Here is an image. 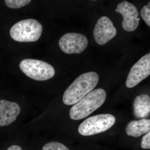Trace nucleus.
I'll return each mask as SVG.
<instances>
[{
	"mask_svg": "<svg viewBox=\"0 0 150 150\" xmlns=\"http://www.w3.org/2000/svg\"><path fill=\"white\" fill-rule=\"evenodd\" d=\"M98 81V75L95 72L81 75L66 90L63 95V102L67 105L76 104L96 87Z\"/></svg>",
	"mask_w": 150,
	"mask_h": 150,
	"instance_id": "obj_1",
	"label": "nucleus"
},
{
	"mask_svg": "<svg viewBox=\"0 0 150 150\" xmlns=\"http://www.w3.org/2000/svg\"><path fill=\"white\" fill-rule=\"evenodd\" d=\"M106 97L103 89L94 90L72 106L70 110V118L74 120L86 118L103 104Z\"/></svg>",
	"mask_w": 150,
	"mask_h": 150,
	"instance_id": "obj_2",
	"label": "nucleus"
},
{
	"mask_svg": "<svg viewBox=\"0 0 150 150\" xmlns=\"http://www.w3.org/2000/svg\"><path fill=\"white\" fill-rule=\"evenodd\" d=\"M43 31L42 25L34 19L18 22L10 31L11 37L19 42H35L39 39Z\"/></svg>",
	"mask_w": 150,
	"mask_h": 150,
	"instance_id": "obj_3",
	"label": "nucleus"
},
{
	"mask_svg": "<svg viewBox=\"0 0 150 150\" xmlns=\"http://www.w3.org/2000/svg\"><path fill=\"white\" fill-rule=\"evenodd\" d=\"M19 67L27 76L35 80H47L55 74V70L52 65L36 59H23L20 63Z\"/></svg>",
	"mask_w": 150,
	"mask_h": 150,
	"instance_id": "obj_4",
	"label": "nucleus"
},
{
	"mask_svg": "<svg viewBox=\"0 0 150 150\" xmlns=\"http://www.w3.org/2000/svg\"><path fill=\"white\" fill-rule=\"evenodd\" d=\"M115 122V118L111 114L94 115L81 123L78 131L82 136H92L107 131L113 126Z\"/></svg>",
	"mask_w": 150,
	"mask_h": 150,
	"instance_id": "obj_5",
	"label": "nucleus"
},
{
	"mask_svg": "<svg viewBox=\"0 0 150 150\" xmlns=\"http://www.w3.org/2000/svg\"><path fill=\"white\" fill-rule=\"evenodd\" d=\"M85 35L76 33H69L63 35L59 40V47L66 54H80L88 45Z\"/></svg>",
	"mask_w": 150,
	"mask_h": 150,
	"instance_id": "obj_6",
	"label": "nucleus"
},
{
	"mask_svg": "<svg viewBox=\"0 0 150 150\" xmlns=\"http://www.w3.org/2000/svg\"><path fill=\"white\" fill-rule=\"evenodd\" d=\"M150 74V54L141 58L131 68L126 79V84L128 88L137 85Z\"/></svg>",
	"mask_w": 150,
	"mask_h": 150,
	"instance_id": "obj_7",
	"label": "nucleus"
},
{
	"mask_svg": "<svg viewBox=\"0 0 150 150\" xmlns=\"http://www.w3.org/2000/svg\"><path fill=\"white\" fill-rule=\"evenodd\" d=\"M115 12L123 16L122 26L124 30L132 32L137 29L139 23V13L136 7L131 3L123 1L117 5Z\"/></svg>",
	"mask_w": 150,
	"mask_h": 150,
	"instance_id": "obj_8",
	"label": "nucleus"
},
{
	"mask_svg": "<svg viewBox=\"0 0 150 150\" xmlns=\"http://www.w3.org/2000/svg\"><path fill=\"white\" fill-rule=\"evenodd\" d=\"M116 28L110 18L102 16L98 19L93 30L95 40L100 45H103L115 37Z\"/></svg>",
	"mask_w": 150,
	"mask_h": 150,
	"instance_id": "obj_9",
	"label": "nucleus"
},
{
	"mask_svg": "<svg viewBox=\"0 0 150 150\" xmlns=\"http://www.w3.org/2000/svg\"><path fill=\"white\" fill-rule=\"evenodd\" d=\"M20 112L21 108L16 103L0 100V126H8L12 123Z\"/></svg>",
	"mask_w": 150,
	"mask_h": 150,
	"instance_id": "obj_10",
	"label": "nucleus"
},
{
	"mask_svg": "<svg viewBox=\"0 0 150 150\" xmlns=\"http://www.w3.org/2000/svg\"><path fill=\"white\" fill-rule=\"evenodd\" d=\"M150 130V120L141 119L129 122L126 127V134L129 136L137 138L143 134H147Z\"/></svg>",
	"mask_w": 150,
	"mask_h": 150,
	"instance_id": "obj_11",
	"label": "nucleus"
},
{
	"mask_svg": "<svg viewBox=\"0 0 150 150\" xmlns=\"http://www.w3.org/2000/svg\"><path fill=\"white\" fill-rule=\"evenodd\" d=\"M150 98L148 95L142 94L135 98L134 113L136 118H146L150 115Z\"/></svg>",
	"mask_w": 150,
	"mask_h": 150,
	"instance_id": "obj_12",
	"label": "nucleus"
},
{
	"mask_svg": "<svg viewBox=\"0 0 150 150\" xmlns=\"http://www.w3.org/2000/svg\"><path fill=\"white\" fill-rule=\"evenodd\" d=\"M6 6L11 9L21 8L30 3V0H5Z\"/></svg>",
	"mask_w": 150,
	"mask_h": 150,
	"instance_id": "obj_13",
	"label": "nucleus"
},
{
	"mask_svg": "<svg viewBox=\"0 0 150 150\" xmlns=\"http://www.w3.org/2000/svg\"><path fill=\"white\" fill-rule=\"evenodd\" d=\"M42 150H70L69 148L62 143L50 142L43 146Z\"/></svg>",
	"mask_w": 150,
	"mask_h": 150,
	"instance_id": "obj_14",
	"label": "nucleus"
},
{
	"mask_svg": "<svg viewBox=\"0 0 150 150\" xmlns=\"http://www.w3.org/2000/svg\"><path fill=\"white\" fill-rule=\"evenodd\" d=\"M141 14L146 24L150 26V2L144 6L141 10Z\"/></svg>",
	"mask_w": 150,
	"mask_h": 150,
	"instance_id": "obj_15",
	"label": "nucleus"
},
{
	"mask_svg": "<svg viewBox=\"0 0 150 150\" xmlns=\"http://www.w3.org/2000/svg\"><path fill=\"white\" fill-rule=\"evenodd\" d=\"M141 147L144 149H150V132H148L142 138Z\"/></svg>",
	"mask_w": 150,
	"mask_h": 150,
	"instance_id": "obj_16",
	"label": "nucleus"
},
{
	"mask_svg": "<svg viewBox=\"0 0 150 150\" xmlns=\"http://www.w3.org/2000/svg\"><path fill=\"white\" fill-rule=\"evenodd\" d=\"M7 150H23L22 148L17 145H13Z\"/></svg>",
	"mask_w": 150,
	"mask_h": 150,
	"instance_id": "obj_17",
	"label": "nucleus"
}]
</instances>
